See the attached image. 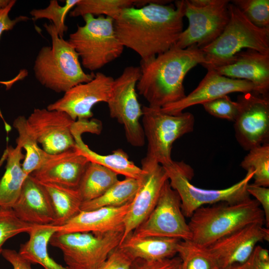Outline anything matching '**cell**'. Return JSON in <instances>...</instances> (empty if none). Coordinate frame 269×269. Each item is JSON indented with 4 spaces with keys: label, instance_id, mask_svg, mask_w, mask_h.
<instances>
[{
    "label": "cell",
    "instance_id": "44dd1931",
    "mask_svg": "<svg viewBox=\"0 0 269 269\" xmlns=\"http://www.w3.org/2000/svg\"><path fill=\"white\" fill-rule=\"evenodd\" d=\"M130 204L119 207H103L90 211H81L64 225L57 226V232L91 233L95 235L124 230V220Z\"/></svg>",
    "mask_w": 269,
    "mask_h": 269
},
{
    "label": "cell",
    "instance_id": "f546056e",
    "mask_svg": "<svg viewBox=\"0 0 269 269\" xmlns=\"http://www.w3.org/2000/svg\"><path fill=\"white\" fill-rule=\"evenodd\" d=\"M140 185V180L125 177L119 180L100 197L83 202L82 211H90L103 207H119L130 203L134 198Z\"/></svg>",
    "mask_w": 269,
    "mask_h": 269
},
{
    "label": "cell",
    "instance_id": "603a6c76",
    "mask_svg": "<svg viewBox=\"0 0 269 269\" xmlns=\"http://www.w3.org/2000/svg\"><path fill=\"white\" fill-rule=\"evenodd\" d=\"M12 209L19 219L32 225H52L54 221L47 192L31 175L24 180L20 195Z\"/></svg>",
    "mask_w": 269,
    "mask_h": 269
},
{
    "label": "cell",
    "instance_id": "6da1fadb",
    "mask_svg": "<svg viewBox=\"0 0 269 269\" xmlns=\"http://www.w3.org/2000/svg\"><path fill=\"white\" fill-rule=\"evenodd\" d=\"M170 1L151 0L142 6L126 8L114 20L121 44L136 52L141 60L171 48L183 30L185 0L167 4Z\"/></svg>",
    "mask_w": 269,
    "mask_h": 269
},
{
    "label": "cell",
    "instance_id": "3957f363",
    "mask_svg": "<svg viewBox=\"0 0 269 269\" xmlns=\"http://www.w3.org/2000/svg\"><path fill=\"white\" fill-rule=\"evenodd\" d=\"M254 223L265 224L264 211L255 199L236 204L219 203L197 209L188 223L191 241L208 247L220 239Z\"/></svg>",
    "mask_w": 269,
    "mask_h": 269
},
{
    "label": "cell",
    "instance_id": "74e56055",
    "mask_svg": "<svg viewBox=\"0 0 269 269\" xmlns=\"http://www.w3.org/2000/svg\"><path fill=\"white\" fill-rule=\"evenodd\" d=\"M133 262L119 246L96 269H132Z\"/></svg>",
    "mask_w": 269,
    "mask_h": 269
},
{
    "label": "cell",
    "instance_id": "2e32d148",
    "mask_svg": "<svg viewBox=\"0 0 269 269\" xmlns=\"http://www.w3.org/2000/svg\"><path fill=\"white\" fill-rule=\"evenodd\" d=\"M27 121L38 143L46 153L54 154L75 147L71 132L75 121L66 113L37 108Z\"/></svg>",
    "mask_w": 269,
    "mask_h": 269
},
{
    "label": "cell",
    "instance_id": "e0dca14e",
    "mask_svg": "<svg viewBox=\"0 0 269 269\" xmlns=\"http://www.w3.org/2000/svg\"><path fill=\"white\" fill-rule=\"evenodd\" d=\"M264 224L246 226L220 239L208 247L221 269L246 262L257 244L269 241V230Z\"/></svg>",
    "mask_w": 269,
    "mask_h": 269
},
{
    "label": "cell",
    "instance_id": "60d3db41",
    "mask_svg": "<svg viewBox=\"0 0 269 269\" xmlns=\"http://www.w3.org/2000/svg\"><path fill=\"white\" fill-rule=\"evenodd\" d=\"M16 2L15 0H10L9 3L5 7L0 9V37L3 31L12 30L19 22L29 20L27 16L19 15L14 19H11L9 13Z\"/></svg>",
    "mask_w": 269,
    "mask_h": 269
},
{
    "label": "cell",
    "instance_id": "d6986e66",
    "mask_svg": "<svg viewBox=\"0 0 269 269\" xmlns=\"http://www.w3.org/2000/svg\"><path fill=\"white\" fill-rule=\"evenodd\" d=\"M102 124L96 119L77 120L73 123L71 132L75 140V148L89 162L101 165L118 175L140 179L144 170L129 159L128 154L122 149H117L109 154H101L90 149L82 139V134L91 133L99 134Z\"/></svg>",
    "mask_w": 269,
    "mask_h": 269
},
{
    "label": "cell",
    "instance_id": "7a4b0ae2",
    "mask_svg": "<svg viewBox=\"0 0 269 269\" xmlns=\"http://www.w3.org/2000/svg\"><path fill=\"white\" fill-rule=\"evenodd\" d=\"M202 50L195 45L172 47L147 60H140V76L136 88L148 106L162 108L186 96L183 82L188 72L205 63Z\"/></svg>",
    "mask_w": 269,
    "mask_h": 269
},
{
    "label": "cell",
    "instance_id": "d6a6232c",
    "mask_svg": "<svg viewBox=\"0 0 269 269\" xmlns=\"http://www.w3.org/2000/svg\"><path fill=\"white\" fill-rule=\"evenodd\" d=\"M241 163V166L246 170L252 169L254 174L253 184L269 186V143L250 149Z\"/></svg>",
    "mask_w": 269,
    "mask_h": 269
},
{
    "label": "cell",
    "instance_id": "f6af8a7d",
    "mask_svg": "<svg viewBox=\"0 0 269 269\" xmlns=\"http://www.w3.org/2000/svg\"><path fill=\"white\" fill-rule=\"evenodd\" d=\"M10 1V0H0V9L5 7Z\"/></svg>",
    "mask_w": 269,
    "mask_h": 269
},
{
    "label": "cell",
    "instance_id": "8992f818",
    "mask_svg": "<svg viewBox=\"0 0 269 269\" xmlns=\"http://www.w3.org/2000/svg\"><path fill=\"white\" fill-rule=\"evenodd\" d=\"M163 166L171 187L179 196L181 209L185 217L190 218L197 209L205 205L219 203L236 204L251 199L247 187L253 179L254 172L252 169L248 170L241 180L228 188L207 189L191 183L193 170L185 162L173 160L171 163Z\"/></svg>",
    "mask_w": 269,
    "mask_h": 269
},
{
    "label": "cell",
    "instance_id": "cb8c5ba5",
    "mask_svg": "<svg viewBox=\"0 0 269 269\" xmlns=\"http://www.w3.org/2000/svg\"><path fill=\"white\" fill-rule=\"evenodd\" d=\"M180 241L158 237H137L131 233L121 242L119 247L133 261H155L175 257Z\"/></svg>",
    "mask_w": 269,
    "mask_h": 269
},
{
    "label": "cell",
    "instance_id": "ee69618b",
    "mask_svg": "<svg viewBox=\"0 0 269 269\" xmlns=\"http://www.w3.org/2000/svg\"><path fill=\"white\" fill-rule=\"evenodd\" d=\"M252 263L253 257L252 255L249 260L245 263L235 265L225 269H252Z\"/></svg>",
    "mask_w": 269,
    "mask_h": 269
},
{
    "label": "cell",
    "instance_id": "30bf717a",
    "mask_svg": "<svg viewBox=\"0 0 269 269\" xmlns=\"http://www.w3.org/2000/svg\"><path fill=\"white\" fill-rule=\"evenodd\" d=\"M140 76L139 67H126L122 74L114 79L111 95L107 103L110 117L124 126L128 142L135 147L143 146L145 139L140 122L142 110L136 91Z\"/></svg>",
    "mask_w": 269,
    "mask_h": 269
},
{
    "label": "cell",
    "instance_id": "ac0fdd59",
    "mask_svg": "<svg viewBox=\"0 0 269 269\" xmlns=\"http://www.w3.org/2000/svg\"><path fill=\"white\" fill-rule=\"evenodd\" d=\"M235 92H254L259 94L256 86L249 81L230 78L219 74L214 69H209L193 91L180 101L166 105L161 110L165 113L176 115L190 107L202 105Z\"/></svg>",
    "mask_w": 269,
    "mask_h": 269
},
{
    "label": "cell",
    "instance_id": "4dcf8cb0",
    "mask_svg": "<svg viewBox=\"0 0 269 269\" xmlns=\"http://www.w3.org/2000/svg\"><path fill=\"white\" fill-rule=\"evenodd\" d=\"M149 0H79L69 15L71 17L105 15L114 20L122 11L131 7H139L147 4Z\"/></svg>",
    "mask_w": 269,
    "mask_h": 269
},
{
    "label": "cell",
    "instance_id": "277c9868",
    "mask_svg": "<svg viewBox=\"0 0 269 269\" xmlns=\"http://www.w3.org/2000/svg\"><path fill=\"white\" fill-rule=\"evenodd\" d=\"M43 26L52 44L42 47L34 62V74L40 84L56 93H65L92 80L95 74L83 71L77 53L68 40L59 35L52 23Z\"/></svg>",
    "mask_w": 269,
    "mask_h": 269
},
{
    "label": "cell",
    "instance_id": "5b68a950",
    "mask_svg": "<svg viewBox=\"0 0 269 269\" xmlns=\"http://www.w3.org/2000/svg\"><path fill=\"white\" fill-rule=\"evenodd\" d=\"M230 18L222 34L213 42L201 48L207 70L228 65L234 56L246 49L269 54V29L261 28L253 24L230 1Z\"/></svg>",
    "mask_w": 269,
    "mask_h": 269
},
{
    "label": "cell",
    "instance_id": "4fadbf2b",
    "mask_svg": "<svg viewBox=\"0 0 269 269\" xmlns=\"http://www.w3.org/2000/svg\"><path fill=\"white\" fill-rule=\"evenodd\" d=\"M239 110L234 122L236 138L245 150L269 143V99L254 92L237 97Z\"/></svg>",
    "mask_w": 269,
    "mask_h": 269
},
{
    "label": "cell",
    "instance_id": "d4e9b609",
    "mask_svg": "<svg viewBox=\"0 0 269 269\" xmlns=\"http://www.w3.org/2000/svg\"><path fill=\"white\" fill-rule=\"evenodd\" d=\"M16 144L9 146L4 156L7 162L5 172L0 180V207L12 208L18 198L24 180L28 175L24 172L21 161L25 155Z\"/></svg>",
    "mask_w": 269,
    "mask_h": 269
},
{
    "label": "cell",
    "instance_id": "f35d334b",
    "mask_svg": "<svg viewBox=\"0 0 269 269\" xmlns=\"http://www.w3.org/2000/svg\"><path fill=\"white\" fill-rule=\"evenodd\" d=\"M180 264L179 257L155 261L136 259L134 261L132 269H180Z\"/></svg>",
    "mask_w": 269,
    "mask_h": 269
},
{
    "label": "cell",
    "instance_id": "1f68e13d",
    "mask_svg": "<svg viewBox=\"0 0 269 269\" xmlns=\"http://www.w3.org/2000/svg\"><path fill=\"white\" fill-rule=\"evenodd\" d=\"M177 254L181 260L180 269H221L207 247L191 241H180Z\"/></svg>",
    "mask_w": 269,
    "mask_h": 269
},
{
    "label": "cell",
    "instance_id": "83f0119b",
    "mask_svg": "<svg viewBox=\"0 0 269 269\" xmlns=\"http://www.w3.org/2000/svg\"><path fill=\"white\" fill-rule=\"evenodd\" d=\"M118 175L106 167L89 162L77 187L83 202L102 195L119 180Z\"/></svg>",
    "mask_w": 269,
    "mask_h": 269
},
{
    "label": "cell",
    "instance_id": "5bb4252c",
    "mask_svg": "<svg viewBox=\"0 0 269 269\" xmlns=\"http://www.w3.org/2000/svg\"><path fill=\"white\" fill-rule=\"evenodd\" d=\"M114 81L112 77L98 72L92 80L73 87L47 109L63 112L75 121L88 120L93 117L92 108L96 104L108 101Z\"/></svg>",
    "mask_w": 269,
    "mask_h": 269
},
{
    "label": "cell",
    "instance_id": "9a60e30c",
    "mask_svg": "<svg viewBox=\"0 0 269 269\" xmlns=\"http://www.w3.org/2000/svg\"><path fill=\"white\" fill-rule=\"evenodd\" d=\"M144 173L138 190L131 202L124 220L121 242L148 216L155 206L161 190L168 179L165 168L154 161L144 157L141 162Z\"/></svg>",
    "mask_w": 269,
    "mask_h": 269
},
{
    "label": "cell",
    "instance_id": "ab89813d",
    "mask_svg": "<svg viewBox=\"0 0 269 269\" xmlns=\"http://www.w3.org/2000/svg\"><path fill=\"white\" fill-rule=\"evenodd\" d=\"M247 190L250 195L254 196L262 206L265 217L266 227H269V188L256 185L254 184H249Z\"/></svg>",
    "mask_w": 269,
    "mask_h": 269
},
{
    "label": "cell",
    "instance_id": "836d02e7",
    "mask_svg": "<svg viewBox=\"0 0 269 269\" xmlns=\"http://www.w3.org/2000/svg\"><path fill=\"white\" fill-rule=\"evenodd\" d=\"M79 0H66L64 5H61L56 0H50L49 5L44 8L33 9L30 11L32 20L47 19L55 27L59 35L63 37L68 30L65 20L69 11L73 8Z\"/></svg>",
    "mask_w": 269,
    "mask_h": 269
},
{
    "label": "cell",
    "instance_id": "f1b7e54d",
    "mask_svg": "<svg viewBox=\"0 0 269 269\" xmlns=\"http://www.w3.org/2000/svg\"><path fill=\"white\" fill-rule=\"evenodd\" d=\"M13 126L18 134L16 143L25 151L22 163L23 170L26 175H30L40 167L46 159L48 153L39 146L25 117L20 116L16 118L13 122Z\"/></svg>",
    "mask_w": 269,
    "mask_h": 269
},
{
    "label": "cell",
    "instance_id": "ffe728a7",
    "mask_svg": "<svg viewBox=\"0 0 269 269\" xmlns=\"http://www.w3.org/2000/svg\"><path fill=\"white\" fill-rule=\"evenodd\" d=\"M89 160L74 147L51 154L30 175L40 182L52 183L77 188Z\"/></svg>",
    "mask_w": 269,
    "mask_h": 269
},
{
    "label": "cell",
    "instance_id": "b9f144b4",
    "mask_svg": "<svg viewBox=\"0 0 269 269\" xmlns=\"http://www.w3.org/2000/svg\"><path fill=\"white\" fill-rule=\"evenodd\" d=\"M1 254L12 265L13 269H32L31 264L15 250L3 249Z\"/></svg>",
    "mask_w": 269,
    "mask_h": 269
},
{
    "label": "cell",
    "instance_id": "4316f807",
    "mask_svg": "<svg viewBox=\"0 0 269 269\" xmlns=\"http://www.w3.org/2000/svg\"><path fill=\"white\" fill-rule=\"evenodd\" d=\"M40 183L47 192L51 202L54 216L52 225L62 226L81 211L83 200L77 188L52 183Z\"/></svg>",
    "mask_w": 269,
    "mask_h": 269
},
{
    "label": "cell",
    "instance_id": "7bdbcfd3",
    "mask_svg": "<svg viewBox=\"0 0 269 269\" xmlns=\"http://www.w3.org/2000/svg\"><path fill=\"white\" fill-rule=\"evenodd\" d=\"M252 269H269V251L257 245L253 254Z\"/></svg>",
    "mask_w": 269,
    "mask_h": 269
},
{
    "label": "cell",
    "instance_id": "ba28073f",
    "mask_svg": "<svg viewBox=\"0 0 269 269\" xmlns=\"http://www.w3.org/2000/svg\"><path fill=\"white\" fill-rule=\"evenodd\" d=\"M142 126L147 141L145 157L165 166L171 163V150L174 141L193 131L195 118L189 112L173 115L161 108L142 107Z\"/></svg>",
    "mask_w": 269,
    "mask_h": 269
},
{
    "label": "cell",
    "instance_id": "8d00e7d4",
    "mask_svg": "<svg viewBox=\"0 0 269 269\" xmlns=\"http://www.w3.org/2000/svg\"><path fill=\"white\" fill-rule=\"evenodd\" d=\"M205 111L214 117L234 122L237 116L239 105L225 95L202 104Z\"/></svg>",
    "mask_w": 269,
    "mask_h": 269
},
{
    "label": "cell",
    "instance_id": "7c38bea8",
    "mask_svg": "<svg viewBox=\"0 0 269 269\" xmlns=\"http://www.w3.org/2000/svg\"><path fill=\"white\" fill-rule=\"evenodd\" d=\"M132 234L137 237H158L191 240L190 230L181 209L180 199L171 187L168 179L164 184L152 212Z\"/></svg>",
    "mask_w": 269,
    "mask_h": 269
},
{
    "label": "cell",
    "instance_id": "7402d4cb",
    "mask_svg": "<svg viewBox=\"0 0 269 269\" xmlns=\"http://www.w3.org/2000/svg\"><path fill=\"white\" fill-rule=\"evenodd\" d=\"M219 74L253 83L259 94L269 97V54L246 49L238 53L232 62L214 69Z\"/></svg>",
    "mask_w": 269,
    "mask_h": 269
},
{
    "label": "cell",
    "instance_id": "e575fe53",
    "mask_svg": "<svg viewBox=\"0 0 269 269\" xmlns=\"http://www.w3.org/2000/svg\"><path fill=\"white\" fill-rule=\"evenodd\" d=\"M235 5L256 26L269 29V0H233Z\"/></svg>",
    "mask_w": 269,
    "mask_h": 269
},
{
    "label": "cell",
    "instance_id": "484cf974",
    "mask_svg": "<svg viewBox=\"0 0 269 269\" xmlns=\"http://www.w3.org/2000/svg\"><path fill=\"white\" fill-rule=\"evenodd\" d=\"M57 232V226L52 225H34L28 240L20 245L19 254L31 264H39L44 269H70L52 259L48 252V245L52 236Z\"/></svg>",
    "mask_w": 269,
    "mask_h": 269
},
{
    "label": "cell",
    "instance_id": "d590c367",
    "mask_svg": "<svg viewBox=\"0 0 269 269\" xmlns=\"http://www.w3.org/2000/svg\"><path fill=\"white\" fill-rule=\"evenodd\" d=\"M34 225L19 219L12 208L0 207V255L7 240L20 233H28Z\"/></svg>",
    "mask_w": 269,
    "mask_h": 269
},
{
    "label": "cell",
    "instance_id": "52a82bcc",
    "mask_svg": "<svg viewBox=\"0 0 269 269\" xmlns=\"http://www.w3.org/2000/svg\"><path fill=\"white\" fill-rule=\"evenodd\" d=\"M83 17L84 25H77L67 40L77 53L83 67L92 72L119 58L124 46L116 35L113 18L91 14Z\"/></svg>",
    "mask_w": 269,
    "mask_h": 269
},
{
    "label": "cell",
    "instance_id": "9c48e42d",
    "mask_svg": "<svg viewBox=\"0 0 269 269\" xmlns=\"http://www.w3.org/2000/svg\"><path fill=\"white\" fill-rule=\"evenodd\" d=\"M124 230L95 235L91 233H56L50 244L62 252L64 260L70 269H96L118 247Z\"/></svg>",
    "mask_w": 269,
    "mask_h": 269
},
{
    "label": "cell",
    "instance_id": "8fae6325",
    "mask_svg": "<svg viewBox=\"0 0 269 269\" xmlns=\"http://www.w3.org/2000/svg\"><path fill=\"white\" fill-rule=\"evenodd\" d=\"M230 0H210L204 6H195L185 0L188 27L180 34L175 47L185 49L195 45L200 49L215 41L228 23Z\"/></svg>",
    "mask_w": 269,
    "mask_h": 269
}]
</instances>
